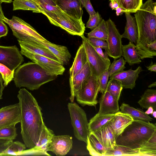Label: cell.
Masks as SVG:
<instances>
[{"label":"cell","instance_id":"6da1fadb","mask_svg":"<svg viewBox=\"0 0 156 156\" xmlns=\"http://www.w3.org/2000/svg\"><path fill=\"white\" fill-rule=\"evenodd\" d=\"M20 109L21 134L26 147L29 149L38 143L45 125L41 109L31 94L24 88L17 95Z\"/></svg>","mask_w":156,"mask_h":156},{"label":"cell","instance_id":"7a4b0ae2","mask_svg":"<svg viewBox=\"0 0 156 156\" xmlns=\"http://www.w3.org/2000/svg\"><path fill=\"white\" fill-rule=\"evenodd\" d=\"M134 16L138 32L135 46L140 58H153L154 56L147 46L156 40V2L147 0L142 4Z\"/></svg>","mask_w":156,"mask_h":156},{"label":"cell","instance_id":"3957f363","mask_svg":"<svg viewBox=\"0 0 156 156\" xmlns=\"http://www.w3.org/2000/svg\"><path fill=\"white\" fill-rule=\"evenodd\" d=\"M155 132V124L149 122L134 119L117 137L116 144L139 149Z\"/></svg>","mask_w":156,"mask_h":156},{"label":"cell","instance_id":"277c9868","mask_svg":"<svg viewBox=\"0 0 156 156\" xmlns=\"http://www.w3.org/2000/svg\"><path fill=\"white\" fill-rule=\"evenodd\" d=\"M57 76L49 74L37 63L29 62L17 68L14 72L13 80L17 87H24L33 90L55 80Z\"/></svg>","mask_w":156,"mask_h":156},{"label":"cell","instance_id":"5b68a950","mask_svg":"<svg viewBox=\"0 0 156 156\" xmlns=\"http://www.w3.org/2000/svg\"><path fill=\"white\" fill-rule=\"evenodd\" d=\"M41 13L47 17L51 24L60 27L70 34L81 36L84 34L85 27L82 20L73 17L61 9Z\"/></svg>","mask_w":156,"mask_h":156},{"label":"cell","instance_id":"8992f818","mask_svg":"<svg viewBox=\"0 0 156 156\" xmlns=\"http://www.w3.org/2000/svg\"><path fill=\"white\" fill-rule=\"evenodd\" d=\"M68 107L74 136L78 140L87 144L90 132L85 112L76 103H69Z\"/></svg>","mask_w":156,"mask_h":156},{"label":"cell","instance_id":"52a82bcc","mask_svg":"<svg viewBox=\"0 0 156 156\" xmlns=\"http://www.w3.org/2000/svg\"><path fill=\"white\" fill-rule=\"evenodd\" d=\"M2 20L9 25L18 40L30 42L33 37L43 41L46 40L30 24L18 17L13 16L10 19L5 17Z\"/></svg>","mask_w":156,"mask_h":156},{"label":"cell","instance_id":"ba28073f","mask_svg":"<svg viewBox=\"0 0 156 156\" xmlns=\"http://www.w3.org/2000/svg\"><path fill=\"white\" fill-rule=\"evenodd\" d=\"M84 47L91 74L98 79L101 75L109 67L111 64L110 60L102 58L84 34L81 36Z\"/></svg>","mask_w":156,"mask_h":156},{"label":"cell","instance_id":"9c48e42d","mask_svg":"<svg viewBox=\"0 0 156 156\" xmlns=\"http://www.w3.org/2000/svg\"><path fill=\"white\" fill-rule=\"evenodd\" d=\"M99 92L98 79L91 74L76 92L75 97L77 102L84 106H95Z\"/></svg>","mask_w":156,"mask_h":156},{"label":"cell","instance_id":"30bf717a","mask_svg":"<svg viewBox=\"0 0 156 156\" xmlns=\"http://www.w3.org/2000/svg\"><path fill=\"white\" fill-rule=\"evenodd\" d=\"M20 48V52L22 55L39 65L49 74L58 76L62 75L65 71V68L60 62Z\"/></svg>","mask_w":156,"mask_h":156},{"label":"cell","instance_id":"8fae6325","mask_svg":"<svg viewBox=\"0 0 156 156\" xmlns=\"http://www.w3.org/2000/svg\"><path fill=\"white\" fill-rule=\"evenodd\" d=\"M106 22L108 29L106 40L108 46L107 52L108 56L116 59L122 56V37L114 23L110 18Z\"/></svg>","mask_w":156,"mask_h":156},{"label":"cell","instance_id":"7c38bea8","mask_svg":"<svg viewBox=\"0 0 156 156\" xmlns=\"http://www.w3.org/2000/svg\"><path fill=\"white\" fill-rule=\"evenodd\" d=\"M23 61V58L16 45H0V63L13 71L17 68Z\"/></svg>","mask_w":156,"mask_h":156},{"label":"cell","instance_id":"4fadbf2b","mask_svg":"<svg viewBox=\"0 0 156 156\" xmlns=\"http://www.w3.org/2000/svg\"><path fill=\"white\" fill-rule=\"evenodd\" d=\"M54 136L53 131L45 125L37 144L32 148L23 151L20 153L18 155H51L47 152V149L51 142L52 137Z\"/></svg>","mask_w":156,"mask_h":156},{"label":"cell","instance_id":"5bb4252c","mask_svg":"<svg viewBox=\"0 0 156 156\" xmlns=\"http://www.w3.org/2000/svg\"><path fill=\"white\" fill-rule=\"evenodd\" d=\"M20 121V109L19 103L0 109V129L15 126Z\"/></svg>","mask_w":156,"mask_h":156},{"label":"cell","instance_id":"9a60e30c","mask_svg":"<svg viewBox=\"0 0 156 156\" xmlns=\"http://www.w3.org/2000/svg\"><path fill=\"white\" fill-rule=\"evenodd\" d=\"M72 137L69 135L54 136L48 145L47 151H51L57 156H65L73 147Z\"/></svg>","mask_w":156,"mask_h":156},{"label":"cell","instance_id":"2e32d148","mask_svg":"<svg viewBox=\"0 0 156 156\" xmlns=\"http://www.w3.org/2000/svg\"><path fill=\"white\" fill-rule=\"evenodd\" d=\"M141 66H139L136 69L132 68L127 70H122L110 76V79L118 81L124 89H133L136 86V81L142 71Z\"/></svg>","mask_w":156,"mask_h":156},{"label":"cell","instance_id":"e0dca14e","mask_svg":"<svg viewBox=\"0 0 156 156\" xmlns=\"http://www.w3.org/2000/svg\"><path fill=\"white\" fill-rule=\"evenodd\" d=\"M33 41L40 44L49 50L62 65H67L69 63L71 55L66 47L53 44L47 40L43 41L35 37L32 39L31 41Z\"/></svg>","mask_w":156,"mask_h":156},{"label":"cell","instance_id":"ac0fdd59","mask_svg":"<svg viewBox=\"0 0 156 156\" xmlns=\"http://www.w3.org/2000/svg\"><path fill=\"white\" fill-rule=\"evenodd\" d=\"M91 75V71L87 62L72 79L69 80L71 93L69 99L71 102H73L76 92Z\"/></svg>","mask_w":156,"mask_h":156},{"label":"cell","instance_id":"d6986e66","mask_svg":"<svg viewBox=\"0 0 156 156\" xmlns=\"http://www.w3.org/2000/svg\"><path fill=\"white\" fill-rule=\"evenodd\" d=\"M134 119L129 115L118 111L108 123L111 127L115 136V140L124 129Z\"/></svg>","mask_w":156,"mask_h":156},{"label":"cell","instance_id":"ffe728a7","mask_svg":"<svg viewBox=\"0 0 156 156\" xmlns=\"http://www.w3.org/2000/svg\"><path fill=\"white\" fill-rule=\"evenodd\" d=\"M62 11L71 16L82 20L83 13L80 0H55Z\"/></svg>","mask_w":156,"mask_h":156},{"label":"cell","instance_id":"44dd1931","mask_svg":"<svg viewBox=\"0 0 156 156\" xmlns=\"http://www.w3.org/2000/svg\"><path fill=\"white\" fill-rule=\"evenodd\" d=\"M118 101L108 92L105 90L99 101L100 114H115L119 111Z\"/></svg>","mask_w":156,"mask_h":156},{"label":"cell","instance_id":"7402d4cb","mask_svg":"<svg viewBox=\"0 0 156 156\" xmlns=\"http://www.w3.org/2000/svg\"><path fill=\"white\" fill-rule=\"evenodd\" d=\"M93 133L102 144L108 150L113 148L116 145L115 136L108 123Z\"/></svg>","mask_w":156,"mask_h":156},{"label":"cell","instance_id":"603a6c76","mask_svg":"<svg viewBox=\"0 0 156 156\" xmlns=\"http://www.w3.org/2000/svg\"><path fill=\"white\" fill-rule=\"evenodd\" d=\"M18 41L20 48L31 53L43 55L60 62L57 58L49 50L40 44L34 41L30 42Z\"/></svg>","mask_w":156,"mask_h":156},{"label":"cell","instance_id":"cb8c5ba5","mask_svg":"<svg viewBox=\"0 0 156 156\" xmlns=\"http://www.w3.org/2000/svg\"><path fill=\"white\" fill-rule=\"evenodd\" d=\"M126 19V25L124 32L121 35L122 38L127 39L129 41L135 44H136L137 35V27L135 17L130 13L125 12Z\"/></svg>","mask_w":156,"mask_h":156},{"label":"cell","instance_id":"d4e9b609","mask_svg":"<svg viewBox=\"0 0 156 156\" xmlns=\"http://www.w3.org/2000/svg\"><path fill=\"white\" fill-rule=\"evenodd\" d=\"M87 62L86 51L82 43L77 50L73 64L69 69V80L72 79Z\"/></svg>","mask_w":156,"mask_h":156},{"label":"cell","instance_id":"484cf974","mask_svg":"<svg viewBox=\"0 0 156 156\" xmlns=\"http://www.w3.org/2000/svg\"><path fill=\"white\" fill-rule=\"evenodd\" d=\"M87 149L90 154L93 156H105L107 151L93 132L87 137Z\"/></svg>","mask_w":156,"mask_h":156},{"label":"cell","instance_id":"4316f807","mask_svg":"<svg viewBox=\"0 0 156 156\" xmlns=\"http://www.w3.org/2000/svg\"><path fill=\"white\" fill-rule=\"evenodd\" d=\"M122 56L129 66L139 64L141 62L135 45L130 41L127 44L122 45Z\"/></svg>","mask_w":156,"mask_h":156},{"label":"cell","instance_id":"83f0119b","mask_svg":"<svg viewBox=\"0 0 156 156\" xmlns=\"http://www.w3.org/2000/svg\"><path fill=\"white\" fill-rule=\"evenodd\" d=\"M115 114H100L97 113L88 123L90 132H94L108 123L113 117Z\"/></svg>","mask_w":156,"mask_h":156},{"label":"cell","instance_id":"f1b7e54d","mask_svg":"<svg viewBox=\"0 0 156 156\" xmlns=\"http://www.w3.org/2000/svg\"><path fill=\"white\" fill-rule=\"evenodd\" d=\"M120 109L121 112L129 115L133 119L140 120L147 122L152 121L153 119L142 110L135 108L124 103L120 107Z\"/></svg>","mask_w":156,"mask_h":156},{"label":"cell","instance_id":"f546056e","mask_svg":"<svg viewBox=\"0 0 156 156\" xmlns=\"http://www.w3.org/2000/svg\"><path fill=\"white\" fill-rule=\"evenodd\" d=\"M142 108H147L152 107L156 110V90L147 89L146 90L138 102Z\"/></svg>","mask_w":156,"mask_h":156},{"label":"cell","instance_id":"4dcf8cb0","mask_svg":"<svg viewBox=\"0 0 156 156\" xmlns=\"http://www.w3.org/2000/svg\"><path fill=\"white\" fill-rule=\"evenodd\" d=\"M141 156L139 149H133L123 146L115 145L114 147L108 150L105 156Z\"/></svg>","mask_w":156,"mask_h":156},{"label":"cell","instance_id":"1f68e13d","mask_svg":"<svg viewBox=\"0 0 156 156\" xmlns=\"http://www.w3.org/2000/svg\"><path fill=\"white\" fill-rule=\"evenodd\" d=\"M143 0H109L110 2L115 1L119 7L123 9L125 12L135 13L142 5Z\"/></svg>","mask_w":156,"mask_h":156},{"label":"cell","instance_id":"d6a6232c","mask_svg":"<svg viewBox=\"0 0 156 156\" xmlns=\"http://www.w3.org/2000/svg\"><path fill=\"white\" fill-rule=\"evenodd\" d=\"M13 5V10H30L33 12L41 13L39 6L33 0H14Z\"/></svg>","mask_w":156,"mask_h":156},{"label":"cell","instance_id":"836d02e7","mask_svg":"<svg viewBox=\"0 0 156 156\" xmlns=\"http://www.w3.org/2000/svg\"><path fill=\"white\" fill-rule=\"evenodd\" d=\"M141 156H156V132L139 149Z\"/></svg>","mask_w":156,"mask_h":156},{"label":"cell","instance_id":"e575fe53","mask_svg":"<svg viewBox=\"0 0 156 156\" xmlns=\"http://www.w3.org/2000/svg\"><path fill=\"white\" fill-rule=\"evenodd\" d=\"M108 34V29L106 22L102 19L97 27L87 34V36L88 37H96L106 41Z\"/></svg>","mask_w":156,"mask_h":156},{"label":"cell","instance_id":"d590c367","mask_svg":"<svg viewBox=\"0 0 156 156\" xmlns=\"http://www.w3.org/2000/svg\"><path fill=\"white\" fill-rule=\"evenodd\" d=\"M121 83L117 80L110 79L108 82L105 90L108 92L115 99L119 100L123 89Z\"/></svg>","mask_w":156,"mask_h":156},{"label":"cell","instance_id":"8d00e7d4","mask_svg":"<svg viewBox=\"0 0 156 156\" xmlns=\"http://www.w3.org/2000/svg\"><path fill=\"white\" fill-rule=\"evenodd\" d=\"M39 6L41 13L43 12H55L61 9L55 0H33Z\"/></svg>","mask_w":156,"mask_h":156},{"label":"cell","instance_id":"74e56055","mask_svg":"<svg viewBox=\"0 0 156 156\" xmlns=\"http://www.w3.org/2000/svg\"><path fill=\"white\" fill-rule=\"evenodd\" d=\"M26 146L24 144L17 141L12 142L2 156L18 155L21 152L25 150Z\"/></svg>","mask_w":156,"mask_h":156},{"label":"cell","instance_id":"f35d334b","mask_svg":"<svg viewBox=\"0 0 156 156\" xmlns=\"http://www.w3.org/2000/svg\"><path fill=\"white\" fill-rule=\"evenodd\" d=\"M126 61L123 57L118 59H115L108 68L109 77L113 74L121 71L126 68Z\"/></svg>","mask_w":156,"mask_h":156},{"label":"cell","instance_id":"ab89813d","mask_svg":"<svg viewBox=\"0 0 156 156\" xmlns=\"http://www.w3.org/2000/svg\"><path fill=\"white\" fill-rule=\"evenodd\" d=\"M15 126L5 127L0 129V139L13 140L17 134Z\"/></svg>","mask_w":156,"mask_h":156},{"label":"cell","instance_id":"60d3db41","mask_svg":"<svg viewBox=\"0 0 156 156\" xmlns=\"http://www.w3.org/2000/svg\"><path fill=\"white\" fill-rule=\"evenodd\" d=\"M14 71H12L0 63V73L4 81L3 85L6 87L14 78Z\"/></svg>","mask_w":156,"mask_h":156},{"label":"cell","instance_id":"b9f144b4","mask_svg":"<svg viewBox=\"0 0 156 156\" xmlns=\"http://www.w3.org/2000/svg\"><path fill=\"white\" fill-rule=\"evenodd\" d=\"M102 19L101 15L97 12L95 14L89 16L86 23V27L92 30L99 25Z\"/></svg>","mask_w":156,"mask_h":156},{"label":"cell","instance_id":"7bdbcfd3","mask_svg":"<svg viewBox=\"0 0 156 156\" xmlns=\"http://www.w3.org/2000/svg\"><path fill=\"white\" fill-rule=\"evenodd\" d=\"M109 77L108 69L101 75L98 79L99 91L102 94L106 89Z\"/></svg>","mask_w":156,"mask_h":156},{"label":"cell","instance_id":"ee69618b","mask_svg":"<svg viewBox=\"0 0 156 156\" xmlns=\"http://www.w3.org/2000/svg\"><path fill=\"white\" fill-rule=\"evenodd\" d=\"M89 41L94 47L100 48L107 50L108 44L106 41L94 37L87 38Z\"/></svg>","mask_w":156,"mask_h":156},{"label":"cell","instance_id":"f6af8a7d","mask_svg":"<svg viewBox=\"0 0 156 156\" xmlns=\"http://www.w3.org/2000/svg\"><path fill=\"white\" fill-rule=\"evenodd\" d=\"M81 5L84 7L89 16L95 14L96 12L95 11L91 3L90 0H80Z\"/></svg>","mask_w":156,"mask_h":156},{"label":"cell","instance_id":"bcb514c9","mask_svg":"<svg viewBox=\"0 0 156 156\" xmlns=\"http://www.w3.org/2000/svg\"><path fill=\"white\" fill-rule=\"evenodd\" d=\"M13 140L0 139V156L8 148Z\"/></svg>","mask_w":156,"mask_h":156},{"label":"cell","instance_id":"7dc6e473","mask_svg":"<svg viewBox=\"0 0 156 156\" xmlns=\"http://www.w3.org/2000/svg\"><path fill=\"white\" fill-rule=\"evenodd\" d=\"M8 28L2 20L0 19V39L3 37L5 36L8 34Z\"/></svg>","mask_w":156,"mask_h":156},{"label":"cell","instance_id":"c3c4849f","mask_svg":"<svg viewBox=\"0 0 156 156\" xmlns=\"http://www.w3.org/2000/svg\"><path fill=\"white\" fill-rule=\"evenodd\" d=\"M94 48L98 53L104 59L107 60H110L108 57L107 50H105L104 53L101 48L97 47H94Z\"/></svg>","mask_w":156,"mask_h":156},{"label":"cell","instance_id":"681fc988","mask_svg":"<svg viewBox=\"0 0 156 156\" xmlns=\"http://www.w3.org/2000/svg\"><path fill=\"white\" fill-rule=\"evenodd\" d=\"M3 80L2 75L0 73V100L2 98L3 91L5 87L3 85Z\"/></svg>","mask_w":156,"mask_h":156},{"label":"cell","instance_id":"f907efd6","mask_svg":"<svg viewBox=\"0 0 156 156\" xmlns=\"http://www.w3.org/2000/svg\"><path fill=\"white\" fill-rule=\"evenodd\" d=\"M146 67L148 70L154 72H156V63H153V62H152L150 65L148 66H147Z\"/></svg>","mask_w":156,"mask_h":156},{"label":"cell","instance_id":"816d5d0a","mask_svg":"<svg viewBox=\"0 0 156 156\" xmlns=\"http://www.w3.org/2000/svg\"><path fill=\"white\" fill-rule=\"evenodd\" d=\"M115 10H116V14L117 16L121 15L125 13V11L119 7L116 8Z\"/></svg>","mask_w":156,"mask_h":156},{"label":"cell","instance_id":"f5cc1de1","mask_svg":"<svg viewBox=\"0 0 156 156\" xmlns=\"http://www.w3.org/2000/svg\"><path fill=\"white\" fill-rule=\"evenodd\" d=\"M109 6L112 10H115V9L119 7L118 4L115 1L110 2Z\"/></svg>","mask_w":156,"mask_h":156},{"label":"cell","instance_id":"db71d44e","mask_svg":"<svg viewBox=\"0 0 156 156\" xmlns=\"http://www.w3.org/2000/svg\"><path fill=\"white\" fill-rule=\"evenodd\" d=\"M154 110L153 108L152 107H150L147 108V110L144 112L147 115L152 114Z\"/></svg>","mask_w":156,"mask_h":156},{"label":"cell","instance_id":"11a10c76","mask_svg":"<svg viewBox=\"0 0 156 156\" xmlns=\"http://www.w3.org/2000/svg\"><path fill=\"white\" fill-rule=\"evenodd\" d=\"M2 3L0 1V19L2 20L5 17V16H4V13L2 10L1 6Z\"/></svg>","mask_w":156,"mask_h":156},{"label":"cell","instance_id":"9f6ffc18","mask_svg":"<svg viewBox=\"0 0 156 156\" xmlns=\"http://www.w3.org/2000/svg\"><path fill=\"white\" fill-rule=\"evenodd\" d=\"M0 1L2 2H5L6 3H10L12 2V0H0Z\"/></svg>","mask_w":156,"mask_h":156},{"label":"cell","instance_id":"6f0895ef","mask_svg":"<svg viewBox=\"0 0 156 156\" xmlns=\"http://www.w3.org/2000/svg\"><path fill=\"white\" fill-rule=\"evenodd\" d=\"M156 82H154L151 84H150L148 86L149 88H151L153 87H156Z\"/></svg>","mask_w":156,"mask_h":156},{"label":"cell","instance_id":"680465c9","mask_svg":"<svg viewBox=\"0 0 156 156\" xmlns=\"http://www.w3.org/2000/svg\"><path fill=\"white\" fill-rule=\"evenodd\" d=\"M152 115L155 118H156V111L154 110V111L152 113Z\"/></svg>","mask_w":156,"mask_h":156}]
</instances>
